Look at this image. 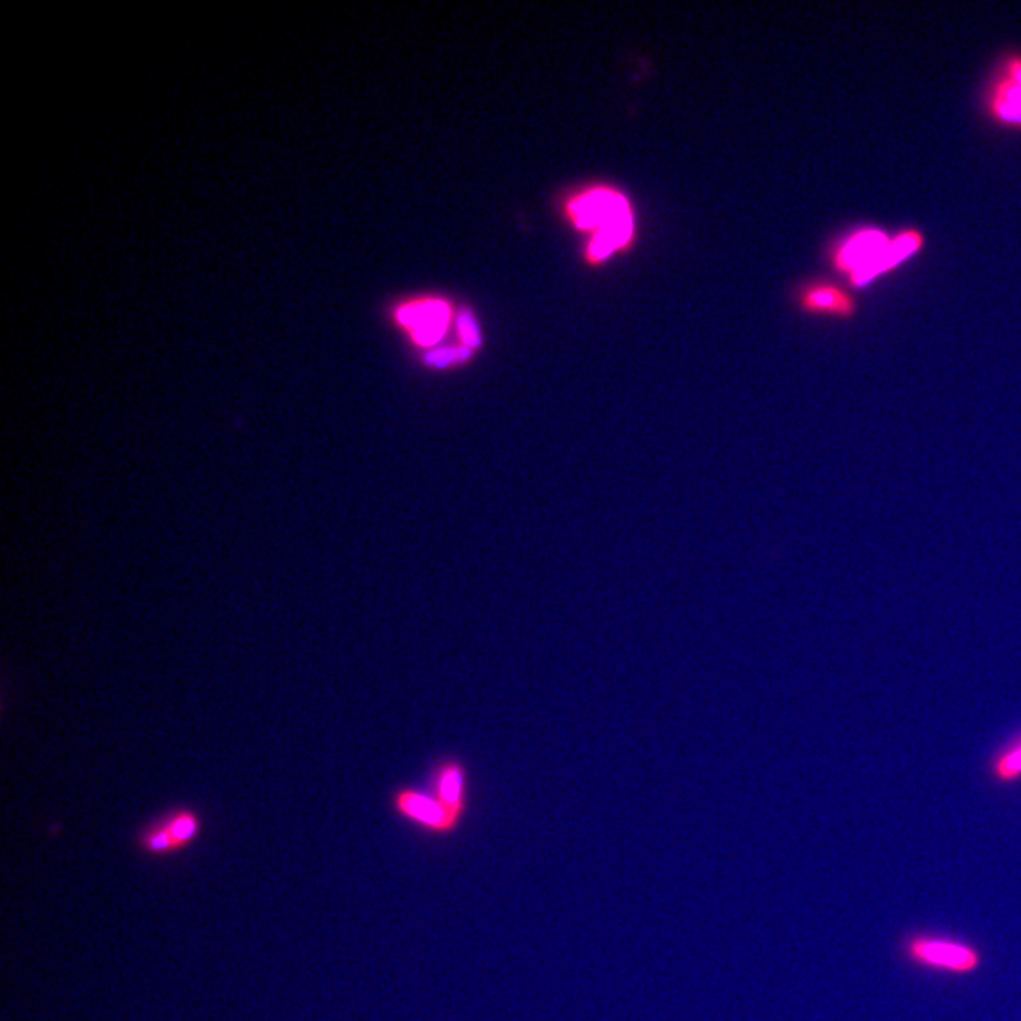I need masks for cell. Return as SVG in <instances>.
I'll use <instances>...</instances> for the list:
<instances>
[{
	"mask_svg": "<svg viewBox=\"0 0 1021 1021\" xmlns=\"http://www.w3.org/2000/svg\"><path fill=\"white\" fill-rule=\"evenodd\" d=\"M925 244V233L916 225L902 227L895 235L876 225H857L829 244L827 261L834 273L848 280L851 290H865L916 258Z\"/></svg>",
	"mask_w": 1021,
	"mask_h": 1021,
	"instance_id": "1",
	"label": "cell"
},
{
	"mask_svg": "<svg viewBox=\"0 0 1021 1021\" xmlns=\"http://www.w3.org/2000/svg\"><path fill=\"white\" fill-rule=\"evenodd\" d=\"M573 220L581 229H598L592 239L589 256L604 260L613 250L621 248L632 237V214L623 195L607 190H594L573 201Z\"/></svg>",
	"mask_w": 1021,
	"mask_h": 1021,
	"instance_id": "2",
	"label": "cell"
},
{
	"mask_svg": "<svg viewBox=\"0 0 1021 1021\" xmlns=\"http://www.w3.org/2000/svg\"><path fill=\"white\" fill-rule=\"evenodd\" d=\"M902 959L921 970L950 974L957 978L972 976L980 972L986 959L974 944L952 936L916 935L904 936L899 946Z\"/></svg>",
	"mask_w": 1021,
	"mask_h": 1021,
	"instance_id": "3",
	"label": "cell"
},
{
	"mask_svg": "<svg viewBox=\"0 0 1021 1021\" xmlns=\"http://www.w3.org/2000/svg\"><path fill=\"white\" fill-rule=\"evenodd\" d=\"M392 810L401 819L432 834H452L462 823L430 791H420L416 787L396 789L392 795Z\"/></svg>",
	"mask_w": 1021,
	"mask_h": 1021,
	"instance_id": "4",
	"label": "cell"
},
{
	"mask_svg": "<svg viewBox=\"0 0 1021 1021\" xmlns=\"http://www.w3.org/2000/svg\"><path fill=\"white\" fill-rule=\"evenodd\" d=\"M800 311L808 316L849 322L859 314V303L853 292L832 280H812L797 294Z\"/></svg>",
	"mask_w": 1021,
	"mask_h": 1021,
	"instance_id": "5",
	"label": "cell"
},
{
	"mask_svg": "<svg viewBox=\"0 0 1021 1021\" xmlns=\"http://www.w3.org/2000/svg\"><path fill=\"white\" fill-rule=\"evenodd\" d=\"M982 112L987 122L1021 133V86L999 67L993 69L984 87Z\"/></svg>",
	"mask_w": 1021,
	"mask_h": 1021,
	"instance_id": "6",
	"label": "cell"
},
{
	"mask_svg": "<svg viewBox=\"0 0 1021 1021\" xmlns=\"http://www.w3.org/2000/svg\"><path fill=\"white\" fill-rule=\"evenodd\" d=\"M430 793L456 819L464 821L469 808V772L464 761L447 757L435 762L430 774Z\"/></svg>",
	"mask_w": 1021,
	"mask_h": 1021,
	"instance_id": "7",
	"label": "cell"
},
{
	"mask_svg": "<svg viewBox=\"0 0 1021 1021\" xmlns=\"http://www.w3.org/2000/svg\"><path fill=\"white\" fill-rule=\"evenodd\" d=\"M399 322L413 331L416 343L435 345L449 324L450 309L443 301H424L407 305L398 312Z\"/></svg>",
	"mask_w": 1021,
	"mask_h": 1021,
	"instance_id": "8",
	"label": "cell"
},
{
	"mask_svg": "<svg viewBox=\"0 0 1021 1021\" xmlns=\"http://www.w3.org/2000/svg\"><path fill=\"white\" fill-rule=\"evenodd\" d=\"M157 825L167 834L174 853L190 848L203 831L201 815L193 808H176L173 812L157 819Z\"/></svg>",
	"mask_w": 1021,
	"mask_h": 1021,
	"instance_id": "9",
	"label": "cell"
},
{
	"mask_svg": "<svg viewBox=\"0 0 1021 1021\" xmlns=\"http://www.w3.org/2000/svg\"><path fill=\"white\" fill-rule=\"evenodd\" d=\"M987 774L993 783L1010 787L1021 781V732L997 749L987 762Z\"/></svg>",
	"mask_w": 1021,
	"mask_h": 1021,
	"instance_id": "10",
	"label": "cell"
},
{
	"mask_svg": "<svg viewBox=\"0 0 1021 1021\" xmlns=\"http://www.w3.org/2000/svg\"><path fill=\"white\" fill-rule=\"evenodd\" d=\"M471 350L469 348H443V350H435L432 354H428L426 362L435 367H445V365L454 364L458 360H466Z\"/></svg>",
	"mask_w": 1021,
	"mask_h": 1021,
	"instance_id": "11",
	"label": "cell"
},
{
	"mask_svg": "<svg viewBox=\"0 0 1021 1021\" xmlns=\"http://www.w3.org/2000/svg\"><path fill=\"white\" fill-rule=\"evenodd\" d=\"M458 328H460V333H462V337H464V341H466V345H468L469 348L477 347V345L481 343L479 333H477V328H475V324H473V320H471V316H468V314H464V316L460 318Z\"/></svg>",
	"mask_w": 1021,
	"mask_h": 1021,
	"instance_id": "12",
	"label": "cell"
}]
</instances>
